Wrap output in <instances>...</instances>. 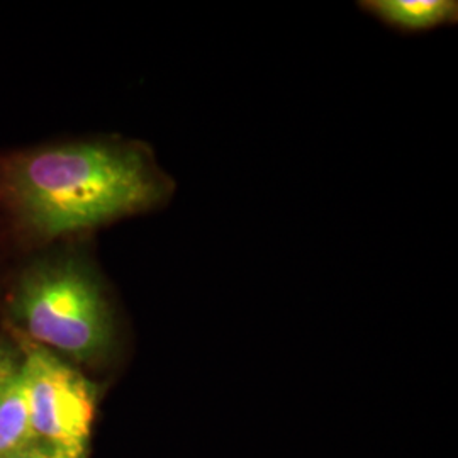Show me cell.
Instances as JSON below:
<instances>
[{"instance_id":"3957f363","label":"cell","mask_w":458,"mask_h":458,"mask_svg":"<svg viewBox=\"0 0 458 458\" xmlns=\"http://www.w3.org/2000/svg\"><path fill=\"white\" fill-rule=\"evenodd\" d=\"M21 372L36 438L66 458L85 457L96 416V386L51 350L36 344L26 350Z\"/></svg>"},{"instance_id":"8992f818","label":"cell","mask_w":458,"mask_h":458,"mask_svg":"<svg viewBox=\"0 0 458 458\" xmlns=\"http://www.w3.org/2000/svg\"><path fill=\"white\" fill-rule=\"evenodd\" d=\"M21 363L22 357L19 355L16 348H13V344L0 342V393L16 377Z\"/></svg>"},{"instance_id":"277c9868","label":"cell","mask_w":458,"mask_h":458,"mask_svg":"<svg viewBox=\"0 0 458 458\" xmlns=\"http://www.w3.org/2000/svg\"><path fill=\"white\" fill-rule=\"evenodd\" d=\"M382 22L403 31H426L443 24H452L458 17L454 0H369L361 2Z\"/></svg>"},{"instance_id":"6da1fadb","label":"cell","mask_w":458,"mask_h":458,"mask_svg":"<svg viewBox=\"0 0 458 458\" xmlns=\"http://www.w3.org/2000/svg\"><path fill=\"white\" fill-rule=\"evenodd\" d=\"M174 189L138 141H75L0 157V209L38 240L153 211Z\"/></svg>"},{"instance_id":"5b68a950","label":"cell","mask_w":458,"mask_h":458,"mask_svg":"<svg viewBox=\"0 0 458 458\" xmlns=\"http://www.w3.org/2000/svg\"><path fill=\"white\" fill-rule=\"evenodd\" d=\"M36 442L28 387L19 369L0 393V458H9Z\"/></svg>"},{"instance_id":"52a82bcc","label":"cell","mask_w":458,"mask_h":458,"mask_svg":"<svg viewBox=\"0 0 458 458\" xmlns=\"http://www.w3.org/2000/svg\"><path fill=\"white\" fill-rule=\"evenodd\" d=\"M9 458H66L62 452H58L56 448L49 446L47 443L38 442L30 445L28 448L17 452Z\"/></svg>"},{"instance_id":"7a4b0ae2","label":"cell","mask_w":458,"mask_h":458,"mask_svg":"<svg viewBox=\"0 0 458 458\" xmlns=\"http://www.w3.org/2000/svg\"><path fill=\"white\" fill-rule=\"evenodd\" d=\"M11 310L33 344L75 360H100L114 346V314L102 280L79 253L30 265L17 280Z\"/></svg>"}]
</instances>
